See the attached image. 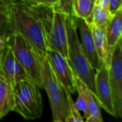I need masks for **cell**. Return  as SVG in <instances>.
Wrapping results in <instances>:
<instances>
[{
  "label": "cell",
  "mask_w": 122,
  "mask_h": 122,
  "mask_svg": "<svg viewBox=\"0 0 122 122\" xmlns=\"http://www.w3.org/2000/svg\"><path fill=\"white\" fill-rule=\"evenodd\" d=\"M54 8L44 5H30L15 0L10 9L13 33L26 39L41 58L48 51L47 34Z\"/></svg>",
  "instance_id": "1"
},
{
  "label": "cell",
  "mask_w": 122,
  "mask_h": 122,
  "mask_svg": "<svg viewBox=\"0 0 122 122\" xmlns=\"http://www.w3.org/2000/svg\"><path fill=\"white\" fill-rule=\"evenodd\" d=\"M68 56L67 59L75 75L81 80L95 95V70L92 68L81 48L73 16H67Z\"/></svg>",
  "instance_id": "2"
},
{
  "label": "cell",
  "mask_w": 122,
  "mask_h": 122,
  "mask_svg": "<svg viewBox=\"0 0 122 122\" xmlns=\"http://www.w3.org/2000/svg\"><path fill=\"white\" fill-rule=\"evenodd\" d=\"M14 111L26 120H36L42 116L43 100L40 86L27 78L14 85Z\"/></svg>",
  "instance_id": "3"
},
{
  "label": "cell",
  "mask_w": 122,
  "mask_h": 122,
  "mask_svg": "<svg viewBox=\"0 0 122 122\" xmlns=\"http://www.w3.org/2000/svg\"><path fill=\"white\" fill-rule=\"evenodd\" d=\"M42 85L48 95L54 122H65L67 114L68 103L65 89L62 87L54 75L49 60L46 57L42 58L41 62Z\"/></svg>",
  "instance_id": "4"
},
{
  "label": "cell",
  "mask_w": 122,
  "mask_h": 122,
  "mask_svg": "<svg viewBox=\"0 0 122 122\" xmlns=\"http://www.w3.org/2000/svg\"><path fill=\"white\" fill-rule=\"evenodd\" d=\"M9 44L13 49L14 56L24 67L29 79L40 86L42 85L41 62L42 58L36 49L20 34L13 33L9 36Z\"/></svg>",
  "instance_id": "5"
},
{
  "label": "cell",
  "mask_w": 122,
  "mask_h": 122,
  "mask_svg": "<svg viewBox=\"0 0 122 122\" xmlns=\"http://www.w3.org/2000/svg\"><path fill=\"white\" fill-rule=\"evenodd\" d=\"M109 83L115 118L122 117V44H116L108 66Z\"/></svg>",
  "instance_id": "6"
},
{
  "label": "cell",
  "mask_w": 122,
  "mask_h": 122,
  "mask_svg": "<svg viewBox=\"0 0 122 122\" xmlns=\"http://www.w3.org/2000/svg\"><path fill=\"white\" fill-rule=\"evenodd\" d=\"M66 20L67 15L54 8L47 34L48 49L56 51L65 58L68 56Z\"/></svg>",
  "instance_id": "7"
},
{
  "label": "cell",
  "mask_w": 122,
  "mask_h": 122,
  "mask_svg": "<svg viewBox=\"0 0 122 122\" xmlns=\"http://www.w3.org/2000/svg\"><path fill=\"white\" fill-rule=\"evenodd\" d=\"M46 56L54 75L62 87L65 90L70 91L72 95L75 94L76 90L75 86V74L67 58L51 49H48Z\"/></svg>",
  "instance_id": "8"
},
{
  "label": "cell",
  "mask_w": 122,
  "mask_h": 122,
  "mask_svg": "<svg viewBox=\"0 0 122 122\" xmlns=\"http://www.w3.org/2000/svg\"><path fill=\"white\" fill-rule=\"evenodd\" d=\"M0 73L12 86L17 82L29 78L24 67L14 56L10 44L8 43L0 57Z\"/></svg>",
  "instance_id": "9"
},
{
  "label": "cell",
  "mask_w": 122,
  "mask_h": 122,
  "mask_svg": "<svg viewBox=\"0 0 122 122\" xmlns=\"http://www.w3.org/2000/svg\"><path fill=\"white\" fill-rule=\"evenodd\" d=\"M74 21L76 25L77 31L80 33V43L81 48L85 53V56L88 59L90 65L95 70H98L99 68L101 67L100 61L97 55L96 49H95V43H94L93 35L90 27L83 19L81 18L73 16Z\"/></svg>",
  "instance_id": "10"
},
{
  "label": "cell",
  "mask_w": 122,
  "mask_h": 122,
  "mask_svg": "<svg viewBox=\"0 0 122 122\" xmlns=\"http://www.w3.org/2000/svg\"><path fill=\"white\" fill-rule=\"evenodd\" d=\"M95 95L100 107L106 113L110 114L112 116H115L113 104H112L111 91L109 83L108 68L104 65L95 70Z\"/></svg>",
  "instance_id": "11"
},
{
  "label": "cell",
  "mask_w": 122,
  "mask_h": 122,
  "mask_svg": "<svg viewBox=\"0 0 122 122\" xmlns=\"http://www.w3.org/2000/svg\"><path fill=\"white\" fill-rule=\"evenodd\" d=\"M75 86L76 92L83 96L88 107V117L85 119L86 122H103L100 107L97 97L86 85L75 75Z\"/></svg>",
  "instance_id": "12"
},
{
  "label": "cell",
  "mask_w": 122,
  "mask_h": 122,
  "mask_svg": "<svg viewBox=\"0 0 122 122\" xmlns=\"http://www.w3.org/2000/svg\"><path fill=\"white\" fill-rule=\"evenodd\" d=\"M93 35L94 43H95V49H96L98 59L100 65L108 68L110 65V58L113 50H110L107 44L106 34H105V28L99 27L93 24L90 25Z\"/></svg>",
  "instance_id": "13"
},
{
  "label": "cell",
  "mask_w": 122,
  "mask_h": 122,
  "mask_svg": "<svg viewBox=\"0 0 122 122\" xmlns=\"http://www.w3.org/2000/svg\"><path fill=\"white\" fill-rule=\"evenodd\" d=\"M122 30V8L120 7L113 14L110 22L105 28L107 44L110 50H113L116 44L121 41Z\"/></svg>",
  "instance_id": "14"
},
{
  "label": "cell",
  "mask_w": 122,
  "mask_h": 122,
  "mask_svg": "<svg viewBox=\"0 0 122 122\" xmlns=\"http://www.w3.org/2000/svg\"><path fill=\"white\" fill-rule=\"evenodd\" d=\"M14 86L0 73V120L14 111Z\"/></svg>",
  "instance_id": "15"
},
{
  "label": "cell",
  "mask_w": 122,
  "mask_h": 122,
  "mask_svg": "<svg viewBox=\"0 0 122 122\" xmlns=\"http://www.w3.org/2000/svg\"><path fill=\"white\" fill-rule=\"evenodd\" d=\"M95 2L92 0H75L74 4V16L83 19L89 25L92 24V15Z\"/></svg>",
  "instance_id": "16"
},
{
  "label": "cell",
  "mask_w": 122,
  "mask_h": 122,
  "mask_svg": "<svg viewBox=\"0 0 122 122\" xmlns=\"http://www.w3.org/2000/svg\"><path fill=\"white\" fill-rule=\"evenodd\" d=\"M113 14L108 10L98 4H95L92 15V24L93 25L99 26V27L106 28L108 23L110 22Z\"/></svg>",
  "instance_id": "17"
},
{
  "label": "cell",
  "mask_w": 122,
  "mask_h": 122,
  "mask_svg": "<svg viewBox=\"0 0 122 122\" xmlns=\"http://www.w3.org/2000/svg\"><path fill=\"white\" fill-rule=\"evenodd\" d=\"M65 95H66L67 103H68V109H67L65 122H83L84 118L75 105L72 94L68 90H65Z\"/></svg>",
  "instance_id": "18"
},
{
  "label": "cell",
  "mask_w": 122,
  "mask_h": 122,
  "mask_svg": "<svg viewBox=\"0 0 122 122\" xmlns=\"http://www.w3.org/2000/svg\"><path fill=\"white\" fill-rule=\"evenodd\" d=\"M13 34L12 23L10 18V11H0V35L9 37Z\"/></svg>",
  "instance_id": "19"
},
{
  "label": "cell",
  "mask_w": 122,
  "mask_h": 122,
  "mask_svg": "<svg viewBox=\"0 0 122 122\" xmlns=\"http://www.w3.org/2000/svg\"><path fill=\"white\" fill-rule=\"evenodd\" d=\"M75 0H58L56 9L67 16H74V4Z\"/></svg>",
  "instance_id": "20"
},
{
  "label": "cell",
  "mask_w": 122,
  "mask_h": 122,
  "mask_svg": "<svg viewBox=\"0 0 122 122\" xmlns=\"http://www.w3.org/2000/svg\"><path fill=\"white\" fill-rule=\"evenodd\" d=\"M30 5H44L56 9L58 6V0H19Z\"/></svg>",
  "instance_id": "21"
},
{
  "label": "cell",
  "mask_w": 122,
  "mask_h": 122,
  "mask_svg": "<svg viewBox=\"0 0 122 122\" xmlns=\"http://www.w3.org/2000/svg\"><path fill=\"white\" fill-rule=\"evenodd\" d=\"M75 105H76L77 109H78L80 111H82L84 113V116H85V119H86L88 117V107H87L86 102H85V99L83 98L81 95L78 94V96H77L76 101L75 102Z\"/></svg>",
  "instance_id": "22"
},
{
  "label": "cell",
  "mask_w": 122,
  "mask_h": 122,
  "mask_svg": "<svg viewBox=\"0 0 122 122\" xmlns=\"http://www.w3.org/2000/svg\"><path fill=\"white\" fill-rule=\"evenodd\" d=\"M121 7V0H109V10L112 14Z\"/></svg>",
  "instance_id": "23"
},
{
  "label": "cell",
  "mask_w": 122,
  "mask_h": 122,
  "mask_svg": "<svg viewBox=\"0 0 122 122\" xmlns=\"http://www.w3.org/2000/svg\"><path fill=\"white\" fill-rule=\"evenodd\" d=\"M14 1L15 0H0V11L9 12Z\"/></svg>",
  "instance_id": "24"
},
{
  "label": "cell",
  "mask_w": 122,
  "mask_h": 122,
  "mask_svg": "<svg viewBox=\"0 0 122 122\" xmlns=\"http://www.w3.org/2000/svg\"><path fill=\"white\" fill-rule=\"evenodd\" d=\"M9 37H5V36H1L0 35V57L2 55L3 51H4L5 46L9 43Z\"/></svg>",
  "instance_id": "25"
},
{
  "label": "cell",
  "mask_w": 122,
  "mask_h": 122,
  "mask_svg": "<svg viewBox=\"0 0 122 122\" xmlns=\"http://www.w3.org/2000/svg\"><path fill=\"white\" fill-rule=\"evenodd\" d=\"M95 4L101 6L102 8L109 10V0H95ZM110 11V10H109Z\"/></svg>",
  "instance_id": "26"
},
{
  "label": "cell",
  "mask_w": 122,
  "mask_h": 122,
  "mask_svg": "<svg viewBox=\"0 0 122 122\" xmlns=\"http://www.w3.org/2000/svg\"><path fill=\"white\" fill-rule=\"evenodd\" d=\"M92 1H94V2H95V0H92Z\"/></svg>",
  "instance_id": "27"
}]
</instances>
